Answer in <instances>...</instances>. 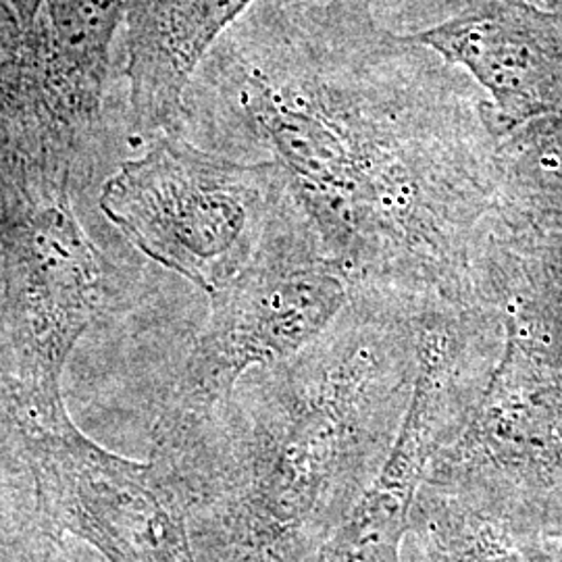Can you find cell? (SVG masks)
<instances>
[{"label":"cell","instance_id":"13","mask_svg":"<svg viewBox=\"0 0 562 562\" xmlns=\"http://www.w3.org/2000/svg\"><path fill=\"white\" fill-rule=\"evenodd\" d=\"M515 2H522V4L550 11V13H562V0H515Z\"/></svg>","mask_w":562,"mask_h":562},{"label":"cell","instance_id":"7","mask_svg":"<svg viewBox=\"0 0 562 562\" xmlns=\"http://www.w3.org/2000/svg\"><path fill=\"white\" fill-rule=\"evenodd\" d=\"M457 313L452 308L423 311L415 383L398 442L378 482L327 543L322 562H398L408 510L459 380L464 322Z\"/></svg>","mask_w":562,"mask_h":562},{"label":"cell","instance_id":"9","mask_svg":"<svg viewBox=\"0 0 562 562\" xmlns=\"http://www.w3.org/2000/svg\"><path fill=\"white\" fill-rule=\"evenodd\" d=\"M125 9L127 0H44L32 25L44 117L78 148L101 120L111 44Z\"/></svg>","mask_w":562,"mask_h":562},{"label":"cell","instance_id":"10","mask_svg":"<svg viewBox=\"0 0 562 562\" xmlns=\"http://www.w3.org/2000/svg\"><path fill=\"white\" fill-rule=\"evenodd\" d=\"M50 146L80 153L57 136L44 117L32 25L11 0H0V148L32 153Z\"/></svg>","mask_w":562,"mask_h":562},{"label":"cell","instance_id":"4","mask_svg":"<svg viewBox=\"0 0 562 562\" xmlns=\"http://www.w3.org/2000/svg\"><path fill=\"white\" fill-rule=\"evenodd\" d=\"M352 283L288 194L255 259L209 296L211 311L155 431L206 422L252 369L301 355L336 322Z\"/></svg>","mask_w":562,"mask_h":562},{"label":"cell","instance_id":"8","mask_svg":"<svg viewBox=\"0 0 562 562\" xmlns=\"http://www.w3.org/2000/svg\"><path fill=\"white\" fill-rule=\"evenodd\" d=\"M257 0H127L130 117L136 134H180L186 94L223 34Z\"/></svg>","mask_w":562,"mask_h":562},{"label":"cell","instance_id":"2","mask_svg":"<svg viewBox=\"0 0 562 562\" xmlns=\"http://www.w3.org/2000/svg\"><path fill=\"white\" fill-rule=\"evenodd\" d=\"M78 155L0 148V396L27 431L71 425L63 371L121 296L76 213Z\"/></svg>","mask_w":562,"mask_h":562},{"label":"cell","instance_id":"14","mask_svg":"<svg viewBox=\"0 0 562 562\" xmlns=\"http://www.w3.org/2000/svg\"><path fill=\"white\" fill-rule=\"evenodd\" d=\"M292 2H322V0H292Z\"/></svg>","mask_w":562,"mask_h":562},{"label":"cell","instance_id":"1","mask_svg":"<svg viewBox=\"0 0 562 562\" xmlns=\"http://www.w3.org/2000/svg\"><path fill=\"white\" fill-rule=\"evenodd\" d=\"M477 90L383 30L373 0H257L202 63L181 127L276 162L352 288L473 308L506 288L517 232Z\"/></svg>","mask_w":562,"mask_h":562},{"label":"cell","instance_id":"12","mask_svg":"<svg viewBox=\"0 0 562 562\" xmlns=\"http://www.w3.org/2000/svg\"><path fill=\"white\" fill-rule=\"evenodd\" d=\"M0 562H106L78 538L42 521L13 538L0 540Z\"/></svg>","mask_w":562,"mask_h":562},{"label":"cell","instance_id":"6","mask_svg":"<svg viewBox=\"0 0 562 562\" xmlns=\"http://www.w3.org/2000/svg\"><path fill=\"white\" fill-rule=\"evenodd\" d=\"M411 38L490 94L501 136L562 109V13L515 0H467L448 20Z\"/></svg>","mask_w":562,"mask_h":562},{"label":"cell","instance_id":"5","mask_svg":"<svg viewBox=\"0 0 562 562\" xmlns=\"http://www.w3.org/2000/svg\"><path fill=\"white\" fill-rule=\"evenodd\" d=\"M44 521L106 562H199L180 487L157 459L130 461L76 423L27 431Z\"/></svg>","mask_w":562,"mask_h":562},{"label":"cell","instance_id":"3","mask_svg":"<svg viewBox=\"0 0 562 562\" xmlns=\"http://www.w3.org/2000/svg\"><path fill=\"white\" fill-rule=\"evenodd\" d=\"M285 196L276 162L232 159L165 134L121 162L99 204L144 257L211 296L255 259Z\"/></svg>","mask_w":562,"mask_h":562},{"label":"cell","instance_id":"11","mask_svg":"<svg viewBox=\"0 0 562 562\" xmlns=\"http://www.w3.org/2000/svg\"><path fill=\"white\" fill-rule=\"evenodd\" d=\"M42 521L27 429L0 396V540Z\"/></svg>","mask_w":562,"mask_h":562}]
</instances>
